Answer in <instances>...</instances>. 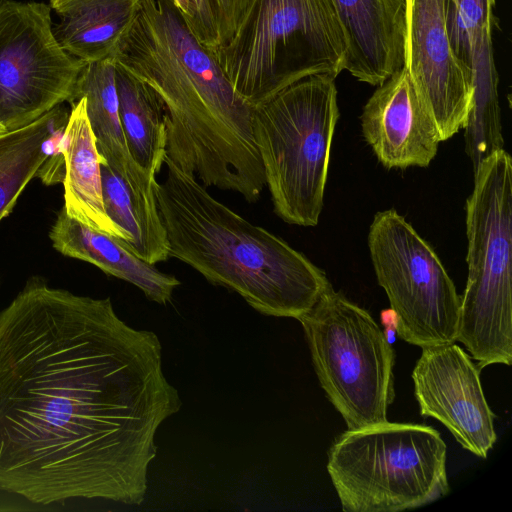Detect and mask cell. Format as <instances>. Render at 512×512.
<instances>
[{"label":"cell","instance_id":"4fadbf2b","mask_svg":"<svg viewBox=\"0 0 512 512\" xmlns=\"http://www.w3.org/2000/svg\"><path fill=\"white\" fill-rule=\"evenodd\" d=\"M362 134L386 168L427 167L442 142L437 124L403 66L378 85L360 116Z\"/></svg>","mask_w":512,"mask_h":512},{"label":"cell","instance_id":"44dd1931","mask_svg":"<svg viewBox=\"0 0 512 512\" xmlns=\"http://www.w3.org/2000/svg\"><path fill=\"white\" fill-rule=\"evenodd\" d=\"M100 168L105 211L129 238L123 245L149 264L167 260L169 241L157 203L136 194L106 163Z\"/></svg>","mask_w":512,"mask_h":512},{"label":"cell","instance_id":"5bb4252c","mask_svg":"<svg viewBox=\"0 0 512 512\" xmlns=\"http://www.w3.org/2000/svg\"><path fill=\"white\" fill-rule=\"evenodd\" d=\"M344 29V70L378 86L404 65L405 0H330Z\"/></svg>","mask_w":512,"mask_h":512},{"label":"cell","instance_id":"7c38bea8","mask_svg":"<svg viewBox=\"0 0 512 512\" xmlns=\"http://www.w3.org/2000/svg\"><path fill=\"white\" fill-rule=\"evenodd\" d=\"M481 369L455 343L422 348L412 372L420 414L440 421L460 445L486 458L496 441Z\"/></svg>","mask_w":512,"mask_h":512},{"label":"cell","instance_id":"2e32d148","mask_svg":"<svg viewBox=\"0 0 512 512\" xmlns=\"http://www.w3.org/2000/svg\"><path fill=\"white\" fill-rule=\"evenodd\" d=\"M54 249L61 254L89 262L106 274L137 286L158 304L172 300L180 281L162 273L128 250L122 241L70 218L62 208L49 232Z\"/></svg>","mask_w":512,"mask_h":512},{"label":"cell","instance_id":"d4e9b609","mask_svg":"<svg viewBox=\"0 0 512 512\" xmlns=\"http://www.w3.org/2000/svg\"><path fill=\"white\" fill-rule=\"evenodd\" d=\"M56 0H50V4L54 3Z\"/></svg>","mask_w":512,"mask_h":512},{"label":"cell","instance_id":"e0dca14e","mask_svg":"<svg viewBox=\"0 0 512 512\" xmlns=\"http://www.w3.org/2000/svg\"><path fill=\"white\" fill-rule=\"evenodd\" d=\"M62 138L65 173L63 209L70 218L99 232L128 242V236L119 229L105 211L100 157L91 129L86 99L71 105Z\"/></svg>","mask_w":512,"mask_h":512},{"label":"cell","instance_id":"ac0fdd59","mask_svg":"<svg viewBox=\"0 0 512 512\" xmlns=\"http://www.w3.org/2000/svg\"><path fill=\"white\" fill-rule=\"evenodd\" d=\"M141 0H56V39L70 55L86 63L113 58L132 25Z\"/></svg>","mask_w":512,"mask_h":512},{"label":"cell","instance_id":"3957f363","mask_svg":"<svg viewBox=\"0 0 512 512\" xmlns=\"http://www.w3.org/2000/svg\"><path fill=\"white\" fill-rule=\"evenodd\" d=\"M155 185L169 256L214 285L238 293L257 312L299 319L330 284L326 274L282 238L216 200L167 155Z\"/></svg>","mask_w":512,"mask_h":512},{"label":"cell","instance_id":"7402d4cb","mask_svg":"<svg viewBox=\"0 0 512 512\" xmlns=\"http://www.w3.org/2000/svg\"><path fill=\"white\" fill-rule=\"evenodd\" d=\"M495 0H446L445 21L456 56L475 73L494 66L491 30Z\"/></svg>","mask_w":512,"mask_h":512},{"label":"cell","instance_id":"cb8c5ba5","mask_svg":"<svg viewBox=\"0 0 512 512\" xmlns=\"http://www.w3.org/2000/svg\"><path fill=\"white\" fill-rule=\"evenodd\" d=\"M6 131H7L6 127L0 122V134L4 133Z\"/></svg>","mask_w":512,"mask_h":512},{"label":"cell","instance_id":"ba28073f","mask_svg":"<svg viewBox=\"0 0 512 512\" xmlns=\"http://www.w3.org/2000/svg\"><path fill=\"white\" fill-rule=\"evenodd\" d=\"M298 321L320 385L347 429L387 421L394 399V351L370 313L330 283Z\"/></svg>","mask_w":512,"mask_h":512},{"label":"cell","instance_id":"603a6c76","mask_svg":"<svg viewBox=\"0 0 512 512\" xmlns=\"http://www.w3.org/2000/svg\"><path fill=\"white\" fill-rule=\"evenodd\" d=\"M187 27L213 54L235 33L251 0H173Z\"/></svg>","mask_w":512,"mask_h":512},{"label":"cell","instance_id":"8992f818","mask_svg":"<svg viewBox=\"0 0 512 512\" xmlns=\"http://www.w3.org/2000/svg\"><path fill=\"white\" fill-rule=\"evenodd\" d=\"M466 202L468 278L456 341L477 366L512 362V160L500 149L482 160Z\"/></svg>","mask_w":512,"mask_h":512},{"label":"cell","instance_id":"52a82bcc","mask_svg":"<svg viewBox=\"0 0 512 512\" xmlns=\"http://www.w3.org/2000/svg\"><path fill=\"white\" fill-rule=\"evenodd\" d=\"M446 444L431 426L385 421L338 436L327 470L345 512H397L449 492Z\"/></svg>","mask_w":512,"mask_h":512},{"label":"cell","instance_id":"7a4b0ae2","mask_svg":"<svg viewBox=\"0 0 512 512\" xmlns=\"http://www.w3.org/2000/svg\"><path fill=\"white\" fill-rule=\"evenodd\" d=\"M115 63L161 99L167 156L204 186L258 200L265 186L254 141L253 106L233 88L214 54L187 27L173 0H141Z\"/></svg>","mask_w":512,"mask_h":512},{"label":"cell","instance_id":"6da1fadb","mask_svg":"<svg viewBox=\"0 0 512 512\" xmlns=\"http://www.w3.org/2000/svg\"><path fill=\"white\" fill-rule=\"evenodd\" d=\"M181 406L158 336L109 297L32 276L0 310V491L139 505L157 431Z\"/></svg>","mask_w":512,"mask_h":512},{"label":"cell","instance_id":"d6986e66","mask_svg":"<svg viewBox=\"0 0 512 512\" xmlns=\"http://www.w3.org/2000/svg\"><path fill=\"white\" fill-rule=\"evenodd\" d=\"M69 114L61 105L35 121L0 134V222L15 207L28 183L55 153V138L64 133Z\"/></svg>","mask_w":512,"mask_h":512},{"label":"cell","instance_id":"5b68a950","mask_svg":"<svg viewBox=\"0 0 512 512\" xmlns=\"http://www.w3.org/2000/svg\"><path fill=\"white\" fill-rule=\"evenodd\" d=\"M338 118L335 79L325 75L304 78L253 107L265 185L286 223L319 222Z\"/></svg>","mask_w":512,"mask_h":512},{"label":"cell","instance_id":"30bf717a","mask_svg":"<svg viewBox=\"0 0 512 512\" xmlns=\"http://www.w3.org/2000/svg\"><path fill=\"white\" fill-rule=\"evenodd\" d=\"M51 9L43 2L0 0V122L7 131L69 102L87 64L59 44Z\"/></svg>","mask_w":512,"mask_h":512},{"label":"cell","instance_id":"8fae6325","mask_svg":"<svg viewBox=\"0 0 512 512\" xmlns=\"http://www.w3.org/2000/svg\"><path fill=\"white\" fill-rule=\"evenodd\" d=\"M445 4L446 0H405L403 65L432 114L442 141L465 128L475 93L473 70L451 46Z\"/></svg>","mask_w":512,"mask_h":512},{"label":"cell","instance_id":"9a60e30c","mask_svg":"<svg viewBox=\"0 0 512 512\" xmlns=\"http://www.w3.org/2000/svg\"><path fill=\"white\" fill-rule=\"evenodd\" d=\"M114 58L87 63L80 74L69 103L86 99L87 117L103 163L113 169L136 194L156 201V177L131 157L119 117Z\"/></svg>","mask_w":512,"mask_h":512},{"label":"cell","instance_id":"ffe728a7","mask_svg":"<svg viewBox=\"0 0 512 512\" xmlns=\"http://www.w3.org/2000/svg\"><path fill=\"white\" fill-rule=\"evenodd\" d=\"M119 117L133 160L156 177L167 155L166 111L159 96L116 63Z\"/></svg>","mask_w":512,"mask_h":512},{"label":"cell","instance_id":"9c48e42d","mask_svg":"<svg viewBox=\"0 0 512 512\" xmlns=\"http://www.w3.org/2000/svg\"><path fill=\"white\" fill-rule=\"evenodd\" d=\"M368 248L397 335L421 348L455 343L461 297L433 248L395 209L374 215Z\"/></svg>","mask_w":512,"mask_h":512},{"label":"cell","instance_id":"277c9868","mask_svg":"<svg viewBox=\"0 0 512 512\" xmlns=\"http://www.w3.org/2000/svg\"><path fill=\"white\" fill-rule=\"evenodd\" d=\"M348 43L330 0H251L214 56L253 107L310 76L344 70Z\"/></svg>","mask_w":512,"mask_h":512}]
</instances>
